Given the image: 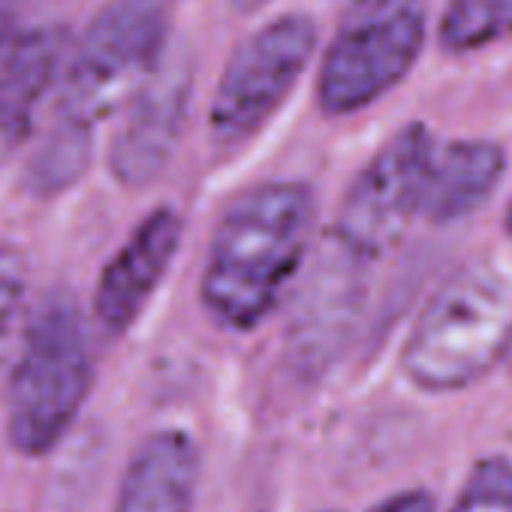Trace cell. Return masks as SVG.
Returning <instances> with one entry per match:
<instances>
[{"instance_id":"cell-1","label":"cell","mask_w":512,"mask_h":512,"mask_svg":"<svg viewBox=\"0 0 512 512\" xmlns=\"http://www.w3.org/2000/svg\"><path fill=\"white\" fill-rule=\"evenodd\" d=\"M314 193L302 181H266L238 193L205 256L199 296L208 317L229 329L260 326L308 260Z\"/></svg>"},{"instance_id":"cell-2","label":"cell","mask_w":512,"mask_h":512,"mask_svg":"<svg viewBox=\"0 0 512 512\" xmlns=\"http://www.w3.org/2000/svg\"><path fill=\"white\" fill-rule=\"evenodd\" d=\"M94 386V353L82 308L52 290L31 311L7 389V434L28 458L49 455L79 419Z\"/></svg>"},{"instance_id":"cell-3","label":"cell","mask_w":512,"mask_h":512,"mask_svg":"<svg viewBox=\"0 0 512 512\" xmlns=\"http://www.w3.org/2000/svg\"><path fill=\"white\" fill-rule=\"evenodd\" d=\"M512 347V272L473 263L425 305L401 350L404 374L425 392L482 380Z\"/></svg>"},{"instance_id":"cell-4","label":"cell","mask_w":512,"mask_h":512,"mask_svg":"<svg viewBox=\"0 0 512 512\" xmlns=\"http://www.w3.org/2000/svg\"><path fill=\"white\" fill-rule=\"evenodd\" d=\"M425 28L428 0H350L320 64V109L353 115L386 97L416 67Z\"/></svg>"},{"instance_id":"cell-5","label":"cell","mask_w":512,"mask_h":512,"mask_svg":"<svg viewBox=\"0 0 512 512\" xmlns=\"http://www.w3.org/2000/svg\"><path fill=\"white\" fill-rule=\"evenodd\" d=\"M169 49L163 0H109L76 40L64 70L61 109L97 127L127 106Z\"/></svg>"},{"instance_id":"cell-6","label":"cell","mask_w":512,"mask_h":512,"mask_svg":"<svg viewBox=\"0 0 512 512\" xmlns=\"http://www.w3.org/2000/svg\"><path fill=\"white\" fill-rule=\"evenodd\" d=\"M317 49V28L305 13H287L253 31L226 61L211 100V139L238 148L260 133L287 103Z\"/></svg>"},{"instance_id":"cell-7","label":"cell","mask_w":512,"mask_h":512,"mask_svg":"<svg viewBox=\"0 0 512 512\" xmlns=\"http://www.w3.org/2000/svg\"><path fill=\"white\" fill-rule=\"evenodd\" d=\"M371 266V256L356 250L335 229L326 232L293 296L287 350L296 368L320 374L350 344L365 311Z\"/></svg>"},{"instance_id":"cell-8","label":"cell","mask_w":512,"mask_h":512,"mask_svg":"<svg viewBox=\"0 0 512 512\" xmlns=\"http://www.w3.org/2000/svg\"><path fill=\"white\" fill-rule=\"evenodd\" d=\"M434 148L437 142L425 124L401 127L356 175L332 229L356 250L377 260L413 220V214L422 211Z\"/></svg>"},{"instance_id":"cell-9","label":"cell","mask_w":512,"mask_h":512,"mask_svg":"<svg viewBox=\"0 0 512 512\" xmlns=\"http://www.w3.org/2000/svg\"><path fill=\"white\" fill-rule=\"evenodd\" d=\"M193 97V58L187 46H169L157 70L124 106L109 148V169L121 187L154 184L181 142Z\"/></svg>"},{"instance_id":"cell-10","label":"cell","mask_w":512,"mask_h":512,"mask_svg":"<svg viewBox=\"0 0 512 512\" xmlns=\"http://www.w3.org/2000/svg\"><path fill=\"white\" fill-rule=\"evenodd\" d=\"M181 232V217L163 205L112 253L94 290V320L106 338H121L142 317L181 247Z\"/></svg>"},{"instance_id":"cell-11","label":"cell","mask_w":512,"mask_h":512,"mask_svg":"<svg viewBox=\"0 0 512 512\" xmlns=\"http://www.w3.org/2000/svg\"><path fill=\"white\" fill-rule=\"evenodd\" d=\"M199 482V449L187 431L148 434L130 455L112 512H190Z\"/></svg>"},{"instance_id":"cell-12","label":"cell","mask_w":512,"mask_h":512,"mask_svg":"<svg viewBox=\"0 0 512 512\" xmlns=\"http://www.w3.org/2000/svg\"><path fill=\"white\" fill-rule=\"evenodd\" d=\"M70 58L67 31L55 25L28 28L0 61V139L19 145L31 136L49 91L64 79Z\"/></svg>"},{"instance_id":"cell-13","label":"cell","mask_w":512,"mask_h":512,"mask_svg":"<svg viewBox=\"0 0 512 512\" xmlns=\"http://www.w3.org/2000/svg\"><path fill=\"white\" fill-rule=\"evenodd\" d=\"M503 178V151L485 139H458L434 148L422 217L431 223H455L473 214Z\"/></svg>"},{"instance_id":"cell-14","label":"cell","mask_w":512,"mask_h":512,"mask_svg":"<svg viewBox=\"0 0 512 512\" xmlns=\"http://www.w3.org/2000/svg\"><path fill=\"white\" fill-rule=\"evenodd\" d=\"M94 148V127L58 112L46 136L40 139V148L31 154L25 166V187L40 196L52 199L64 190H70L88 169Z\"/></svg>"},{"instance_id":"cell-15","label":"cell","mask_w":512,"mask_h":512,"mask_svg":"<svg viewBox=\"0 0 512 512\" xmlns=\"http://www.w3.org/2000/svg\"><path fill=\"white\" fill-rule=\"evenodd\" d=\"M512 37V0H446L440 19V46L452 55H470Z\"/></svg>"},{"instance_id":"cell-16","label":"cell","mask_w":512,"mask_h":512,"mask_svg":"<svg viewBox=\"0 0 512 512\" xmlns=\"http://www.w3.org/2000/svg\"><path fill=\"white\" fill-rule=\"evenodd\" d=\"M28 260L25 253L10 244L0 241V380L16 362L25 326H28Z\"/></svg>"},{"instance_id":"cell-17","label":"cell","mask_w":512,"mask_h":512,"mask_svg":"<svg viewBox=\"0 0 512 512\" xmlns=\"http://www.w3.org/2000/svg\"><path fill=\"white\" fill-rule=\"evenodd\" d=\"M449 512H512V461L500 455L476 461Z\"/></svg>"},{"instance_id":"cell-18","label":"cell","mask_w":512,"mask_h":512,"mask_svg":"<svg viewBox=\"0 0 512 512\" xmlns=\"http://www.w3.org/2000/svg\"><path fill=\"white\" fill-rule=\"evenodd\" d=\"M368 512H437V503L428 491L410 488V491H398L392 497H383Z\"/></svg>"},{"instance_id":"cell-19","label":"cell","mask_w":512,"mask_h":512,"mask_svg":"<svg viewBox=\"0 0 512 512\" xmlns=\"http://www.w3.org/2000/svg\"><path fill=\"white\" fill-rule=\"evenodd\" d=\"M22 31L16 28V0H0V61Z\"/></svg>"},{"instance_id":"cell-20","label":"cell","mask_w":512,"mask_h":512,"mask_svg":"<svg viewBox=\"0 0 512 512\" xmlns=\"http://www.w3.org/2000/svg\"><path fill=\"white\" fill-rule=\"evenodd\" d=\"M266 4H272V0H229V7L241 16H253V13H260Z\"/></svg>"},{"instance_id":"cell-21","label":"cell","mask_w":512,"mask_h":512,"mask_svg":"<svg viewBox=\"0 0 512 512\" xmlns=\"http://www.w3.org/2000/svg\"><path fill=\"white\" fill-rule=\"evenodd\" d=\"M506 232L512 235V208H509V214H506Z\"/></svg>"}]
</instances>
